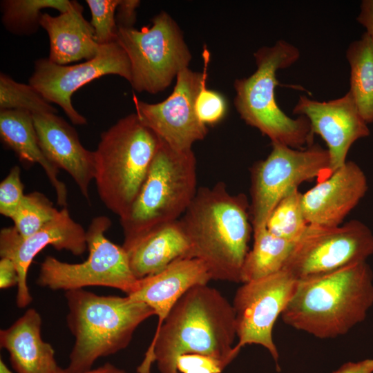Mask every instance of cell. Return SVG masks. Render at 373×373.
Instances as JSON below:
<instances>
[{
  "instance_id": "cell-6",
  "label": "cell",
  "mask_w": 373,
  "mask_h": 373,
  "mask_svg": "<svg viewBox=\"0 0 373 373\" xmlns=\"http://www.w3.org/2000/svg\"><path fill=\"white\" fill-rule=\"evenodd\" d=\"M256 70L247 77L234 82V106L241 119L268 137L271 144L301 149L314 144L309 119L303 115L293 119L287 115L276 100L278 70L295 63L299 50L284 40L272 46L260 48L254 54Z\"/></svg>"
},
{
  "instance_id": "cell-35",
  "label": "cell",
  "mask_w": 373,
  "mask_h": 373,
  "mask_svg": "<svg viewBox=\"0 0 373 373\" xmlns=\"http://www.w3.org/2000/svg\"><path fill=\"white\" fill-rule=\"evenodd\" d=\"M19 276L14 262L8 258H1L0 260V288L8 289L17 285Z\"/></svg>"
},
{
  "instance_id": "cell-19",
  "label": "cell",
  "mask_w": 373,
  "mask_h": 373,
  "mask_svg": "<svg viewBox=\"0 0 373 373\" xmlns=\"http://www.w3.org/2000/svg\"><path fill=\"white\" fill-rule=\"evenodd\" d=\"M212 280L204 263L199 259L182 258L161 271L139 279L137 289L128 295L147 304L158 317L157 332L179 299L191 287L207 285Z\"/></svg>"
},
{
  "instance_id": "cell-2",
  "label": "cell",
  "mask_w": 373,
  "mask_h": 373,
  "mask_svg": "<svg viewBox=\"0 0 373 373\" xmlns=\"http://www.w3.org/2000/svg\"><path fill=\"white\" fill-rule=\"evenodd\" d=\"M249 208L244 193L232 194L218 182L198 187L178 220L189 243L186 258L202 261L212 280L240 282L253 232Z\"/></svg>"
},
{
  "instance_id": "cell-8",
  "label": "cell",
  "mask_w": 373,
  "mask_h": 373,
  "mask_svg": "<svg viewBox=\"0 0 373 373\" xmlns=\"http://www.w3.org/2000/svg\"><path fill=\"white\" fill-rule=\"evenodd\" d=\"M150 27L117 28L116 41L126 52L131 65V85L138 93L164 90L182 70L189 68L191 53L180 28L162 11Z\"/></svg>"
},
{
  "instance_id": "cell-5",
  "label": "cell",
  "mask_w": 373,
  "mask_h": 373,
  "mask_svg": "<svg viewBox=\"0 0 373 373\" xmlns=\"http://www.w3.org/2000/svg\"><path fill=\"white\" fill-rule=\"evenodd\" d=\"M197 182L193 150H176L160 139L136 198L119 218L126 251L150 232L178 220L197 193Z\"/></svg>"
},
{
  "instance_id": "cell-36",
  "label": "cell",
  "mask_w": 373,
  "mask_h": 373,
  "mask_svg": "<svg viewBox=\"0 0 373 373\" xmlns=\"http://www.w3.org/2000/svg\"><path fill=\"white\" fill-rule=\"evenodd\" d=\"M357 21L365 28L366 33L373 40V0L362 1Z\"/></svg>"
},
{
  "instance_id": "cell-13",
  "label": "cell",
  "mask_w": 373,
  "mask_h": 373,
  "mask_svg": "<svg viewBox=\"0 0 373 373\" xmlns=\"http://www.w3.org/2000/svg\"><path fill=\"white\" fill-rule=\"evenodd\" d=\"M298 281L284 270L258 280L243 283L235 294V314L238 354L246 345H260L266 348L279 370L278 352L272 338L278 317L293 296Z\"/></svg>"
},
{
  "instance_id": "cell-18",
  "label": "cell",
  "mask_w": 373,
  "mask_h": 373,
  "mask_svg": "<svg viewBox=\"0 0 373 373\" xmlns=\"http://www.w3.org/2000/svg\"><path fill=\"white\" fill-rule=\"evenodd\" d=\"M39 146L47 160L65 170L89 202V185L95 177L94 152L82 144L66 120L55 113L32 115Z\"/></svg>"
},
{
  "instance_id": "cell-22",
  "label": "cell",
  "mask_w": 373,
  "mask_h": 373,
  "mask_svg": "<svg viewBox=\"0 0 373 373\" xmlns=\"http://www.w3.org/2000/svg\"><path fill=\"white\" fill-rule=\"evenodd\" d=\"M0 136L2 142L12 150L21 161L39 164L55 189L57 202L67 207V189L58 178L59 169L45 157L34 126L32 115L18 110L0 111Z\"/></svg>"
},
{
  "instance_id": "cell-1",
  "label": "cell",
  "mask_w": 373,
  "mask_h": 373,
  "mask_svg": "<svg viewBox=\"0 0 373 373\" xmlns=\"http://www.w3.org/2000/svg\"><path fill=\"white\" fill-rule=\"evenodd\" d=\"M232 304L207 285L189 289L175 303L155 332L137 373H150L157 362L160 373H178L177 361L184 354L214 358L225 367L238 355Z\"/></svg>"
},
{
  "instance_id": "cell-15",
  "label": "cell",
  "mask_w": 373,
  "mask_h": 373,
  "mask_svg": "<svg viewBox=\"0 0 373 373\" xmlns=\"http://www.w3.org/2000/svg\"><path fill=\"white\" fill-rule=\"evenodd\" d=\"M48 245L75 256L82 255L88 249L86 231L71 218L67 207H63L52 220L28 237H22L14 227L0 231L1 258H10L18 271L16 303L19 308L27 307L32 300L27 285L28 268L34 258Z\"/></svg>"
},
{
  "instance_id": "cell-27",
  "label": "cell",
  "mask_w": 373,
  "mask_h": 373,
  "mask_svg": "<svg viewBox=\"0 0 373 373\" xmlns=\"http://www.w3.org/2000/svg\"><path fill=\"white\" fill-rule=\"evenodd\" d=\"M302 206V193L296 189L285 196L271 212L266 229L271 234L297 242L309 227Z\"/></svg>"
},
{
  "instance_id": "cell-29",
  "label": "cell",
  "mask_w": 373,
  "mask_h": 373,
  "mask_svg": "<svg viewBox=\"0 0 373 373\" xmlns=\"http://www.w3.org/2000/svg\"><path fill=\"white\" fill-rule=\"evenodd\" d=\"M59 211L44 194L34 191L25 195L11 219L17 232L28 237L52 220Z\"/></svg>"
},
{
  "instance_id": "cell-24",
  "label": "cell",
  "mask_w": 373,
  "mask_h": 373,
  "mask_svg": "<svg viewBox=\"0 0 373 373\" xmlns=\"http://www.w3.org/2000/svg\"><path fill=\"white\" fill-rule=\"evenodd\" d=\"M346 57L350 66L349 90L367 124L373 122V40L365 32L352 42Z\"/></svg>"
},
{
  "instance_id": "cell-25",
  "label": "cell",
  "mask_w": 373,
  "mask_h": 373,
  "mask_svg": "<svg viewBox=\"0 0 373 373\" xmlns=\"http://www.w3.org/2000/svg\"><path fill=\"white\" fill-rule=\"evenodd\" d=\"M254 244L245 259L240 282L247 283L281 271L296 242L277 237L267 229L253 234Z\"/></svg>"
},
{
  "instance_id": "cell-3",
  "label": "cell",
  "mask_w": 373,
  "mask_h": 373,
  "mask_svg": "<svg viewBox=\"0 0 373 373\" xmlns=\"http://www.w3.org/2000/svg\"><path fill=\"white\" fill-rule=\"evenodd\" d=\"M372 305L373 272L363 262L298 281L281 316L294 329L332 338L363 321Z\"/></svg>"
},
{
  "instance_id": "cell-38",
  "label": "cell",
  "mask_w": 373,
  "mask_h": 373,
  "mask_svg": "<svg viewBox=\"0 0 373 373\" xmlns=\"http://www.w3.org/2000/svg\"><path fill=\"white\" fill-rule=\"evenodd\" d=\"M56 373H72L68 372L66 369L59 368ZM78 373H127L124 370L115 367L110 363H106L104 365L100 366L94 370L78 372Z\"/></svg>"
},
{
  "instance_id": "cell-7",
  "label": "cell",
  "mask_w": 373,
  "mask_h": 373,
  "mask_svg": "<svg viewBox=\"0 0 373 373\" xmlns=\"http://www.w3.org/2000/svg\"><path fill=\"white\" fill-rule=\"evenodd\" d=\"M160 142L135 113L119 119L101 134L93 151L94 180L100 200L119 218L136 198Z\"/></svg>"
},
{
  "instance_id": "cell-33",
  "label": "cell",
  "mask_w": 373,
  "mask_h": 373,
  "mask_svg": "<svg viewBox=\"0 0 373 373\" xmlns=\"http://www.w3.org/2000/svg\"><path fill=\"white\" fill-rule=\"evenodd\" d=\"M224 367L221 361L202 354H184L177 361L178 371L182 373H220Z\"/></svg>"
},
{
  "instance_id": "cell-32",
  "label": "cell",
  "mask_w": 373,
  "mask_h": 373,
  "mask_svg": "<svg viewBox=\"0 0 373 373\" xmlns=\"http://www.w3.org/2000/svg\"><path fill=\"white\" fill-rule=\"evenodd\" d=\"M21 169L14 166L0 184V213L12 218L25 194Z\"/></svg>"
},
{
  "instance_id": "cell-14",
  "label": "cell",
  "mask_w": 373,
  "mask_h": 373,
  "mask_svg": "<svg viewBox=\"0 0 373 373\" xmlns=\"http://www.w3.org/2000/svg\"><path fill=\"white\" fill-rule=\"evenodd\" d=\"M116 75L131 80L128 57L117 42L100 45L93 59L73 65H59L48 58L35 63L29 79L32 86L48 102L59 105L75 125H85L87 120L72 104L73 94L79 88L100 77Z\"/></svg>"
},
{
  "instance_id": "cell-17",
  "label": "cell",
  "mask_w": 373,
  "mask_h": 373,
  "mask_svg": "<svg viewBox=\"0 0 373 373\" xmlns=\"http://www.w3.org/2000/svg\"><path fill=\"white\" fill-rule=\"evenodd\" d=\"M366 175L353 161H347L328 177L302 193V206L309 224L336 227L364 198Z\"/></svg>"
},
{
  "instance_id": "cell-34",
  "label": "cell",
  "mask_w": 373,
  "mask_h": 373,
  "mask_svg": "<svg viewBox=\"0 0 373 373\" xmlns=\"http://www.w3.org/2000/svg\"><path fill=\"white\" fill-rule=\"evenodd\" d=\"M140 4L138 0H119L116 10L117 28H134L136 10Z\"/></svg>"
},
{
  "instance_id": "cell-28",
  "label": "cell",
  "mask_w": 373,
  "mask_h": 373,
  "mask_svg": "<svg viewBox=\"0 0 373 373\" xmlns=\"http://www.w3.org/2000/svg\"><path fill=\"white\" fill-rule=\"evenodd\" d=\"M0 110L23 111L32 115L57 113L32 86L17 82L3 73L0 74Z\"/></svg>"
},
{
  "instance_id": "cell-23",
  "label": "cell",
  "mask_w": 373,
  "mask_h": 373,
  "mask_svg": "<svg viewBox=\"0 0 373 373\" xmlns=\"http://www.w3.org/2000/svg\"><path fill=\"white\" fill-rule=\"evenodd\" d=\"M189 251L188 239L177 220L150 232L127 254L133 275L140 279L161 271L177 259L186 258Z\"/></svg>"
},
{
  "instance_id": "cell-20",
  "label": "cell",
  "mask_w": 373,
  "mask_h": 373,
  "mask_svg": "<svg viewBox=\"0 0 373 373\" xmlns=\"http://www.w3.org/2000/svg\"><path fill=\"white\" fill-rule=\"evenodd\" d=\"M83 11L82 4L71 1L68 10L58 16L42 14L40 25L48 35L50 61L66 65L91 59L99 52L100 45L96 42L93 28L84 17Z\"/></svg>"
},
{
  "instance_id": "cell-31",
  "label": "cell",
  "mask_w": 373,
  "mask_h": 373,
  "mask_svg": "<svg viewBox=\"0 0 373 373\" xmlns=\"http://www.w3.org/2000/svg\"><path fill=\"white\" fill-rule=\"evenodd\" d=\"M206 84L198 92L195 109L199 120L207 126L218 124L225 117L227 102L220 93L207 88Z\"/></svg>"
},
{
  "instance_id": "cell-9",
  "label": "cell",
  "mask_w": 373,
  "mask_h": 373,
  "mask_svg": "<svg viewBox=\"0 0 373 373\" xmlns=\"http://www.w3.org/2000/svg\"><path fill=\"white\" fill-rule=\"evenodd\" d=\"M111 226L110 218L100 216L92 219L86 230L88 256L83 262L68 263L46 256L40 264L37 284L52 290L84 289L88 286L116 288L133 294L139 279L133 275L128 256L105 236Z\"/></svg>"
},
{
  "instance_id": "cell-26",
  "label": "cell",
  "mask_w": 373,
  "mask_h": 373,
  "mask_svg": "<svg viewBox=\"0 0 373 373\" xmlns=\"http://www.w3.org/2000/svg\"><path fill=\"white\" fill-rule=\"evenodd\" d=\"M70 3L68 0H3L0 3L2 23L13 35H31L41 26V10L52 8L62 13L68 10Z\"/></svg>"
},
{
  "instance_id": "cell-37",
  "label": "cell",
  "mask_w": 373,
  "mask_h": 373,
  "mask_svg": "<svg viewBox=\"0 0 373 373\" xmlns=\"http://www.w3.org/2000/svg\"><path fill=\"white\" fill-rule=\"evenodd\" d=\"M332 373H373V358L347 362Z\"/></svg>"
},
{
  "instance_id": "cell-4",
  "label": "cell",
  "mask_w": 373,
  "mask_h": 373,
  "mask_svg": "<svg viewBox=\"0 0 373 373\" xmlns=\"http://www.w3.org/2000/svg\"><path fill=\"white\" fill-rule=\"evenodd\" d=\"M68 327L75 337L66 370H91L100 357L114 354L130 343L137 327L155 315L144 302L128 296H99L84 289L66 291Z\"/></svg>"
},
{
  "instance_id": "cell-39",
  "label": "cell",
  "mask_w": 373,
  "mask_h": 373,
  "mask_svg": "<svg viewBox=\"0 0 373 373\" xmlns=\"http://www.w3.org/2000/svg\"><path fill=\"white\" fill-rule=\"evenodd\" d=\"M0 373H13L6 365L3 359L0 358Z\"/></svg>"
},
{
  "instance_id": "cell-10",
  "label": "cell",
  "mask_w": 373,
  "mask_h": 373,
  "mask_svg": "<svg viewBox=\"0 0 373 373\" xmlns=\"http://www.w3.org/2000/svg\"><path fill=\"white\" fill-rule=\"evenodd\" d=\"M272 150L251 169L249 211L253 234L266 229L276 204L303 182L328 177L332 173L328 151L318 144L298 149L271 144Z\"/></svg>"
},
{
  "instance_id": "cell-11",
  "label": "cell",
  "mask_w": 373,
  "mask_h": 373,
  "mask_svg": "<svg viewBox=\"0 0 373 373\" xmlns=\"http://www.w3.org/2000/svg\"><path fill=\"white\" fill-rule=\"evenodd\" d=\"M372 254L373 233L358 220L330 227L309 224L282 270L300 281L366 262Z\"/></svg>"
},
{
  "instance_id": "cell-16",
  "label": "cell",
  "mask_w": 373,
  "mask_h": 373,
  "mask_svg": "<svg viewBox=\"0 0 373 373\" xmlns=\"http://www.w3.org/2000/svg\"><path fill=\"white\" fill-rule=\"evenodd\" d=\"M292 112L305 116L312 133L319 135L325 142L331 173L347 161L352 145L370 133L349 91L344 96L328 102H318L301 95Z\"/></svg>"
},
{
  "instance_id": "cell-30",
  "label": "cell",
  "mask_w": 373,
  "mask_h": 373,
  "mask_svg": "<svg viewBox=\"0 0 373 373\" xmlns=\"http://www.w3.org/2000/svg\"><path fill=\"white\" fill-rule=\"evenodd\" d=\"M86 2L91 13L90 23L96 42L104 45L116 41V10L119 0H86Z\"/></svg>"
},
{
  "instance_id": "cell-12",
  "label": "cell",
  "mask_w": 373,
  "mask_h": 373,
  "mask_svg": "<svg viewBox=\"0 0 373 373\" xmlns=\"http://www.w3.org/2000/svg\"><path fill=\"white\" fill-rule=\"evenodd\" d=\"M204 68L195 72L186 68L179 73L171 94L164 101L151 104L133 94L135 113L140 121L159 138L178 151L192 150L202 140L208 128L198 119L195 103L198 92L207 83L210 54L204 48Z\"/></svg>"
},
{
  "instance_id": "cell-21",
  "label": "cell",
  "mask_w": 373,
  "mask_h": 373,
  "mask_svg": "<svg viewBox=\"0 0 373 373\" xmlns=\"http://www.w3.org/2000/svg\"><path fill=\"white\" fill-rule=\"evenodd\" d=\"M42 320L28 309L11 326L0 331L1 347L7 350L16 373H56L55 350L41 337Z\"/></svg>"
}]
</instances>
